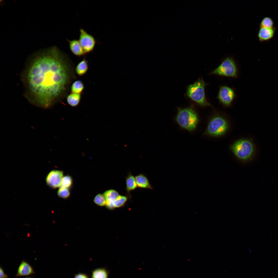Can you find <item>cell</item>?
<instances>
[{
	"instance_id": "ba28073f",
	"label": "cell",
	"mask_w": 278,
	"mask_h": 278,
	"mask_svg": "<svg viewBox=\"0 0 278 278\" xmlns=\"http://www.w3.org/2000/svg\"><path fill=\"white\" fill-rule=\"evenodd\" d=\"M236 96L233 89L224 85L220 86L217 98L224 106L229 107L231 105Z\"/></svg>"
},
{
	"instance_id": "5b68a950",
	"label": "cell",
	"mask_w": 278,
	"mask_h": 278,
	"mask_svg": "<svg viewBox=\"0 0 278 278\" xmlns=\"http://www.w3.org/2000/svg\"><path fill=\"white\" fill-rule=\"evenodd\" d=\"M229 127V122L225 118L220 115L215 116L210 120L203 134L213 137L220 136L226 133Z\"/></svg>"
},
{
	"instance_id": "44dd1931",
	"label": "cell",
	"mask_w": 278,
	"mask_h": 278,
	"mask_svg": "<svg viewBox=\"0 0 278 278\" xmlns=\"http://www.w3.org/2000/svg\"><path fill=\"white\" fill-rule=\"evenodd\" d=\"M127 197L125 196L119 195L114 202L115 208H119L124 206L127 200Z\"/></svg>"
},
{
	"instance_id": "5bb4252c",
	"label": "cell",
	"mask_w": 278,
	"mask_h": 278,
	"mask_svg": "<svg viewBox=\"0 0 278 278\" xmlns=\"http://www.w3.org/2000/svg\"><path fill=\"white\" fill-rule=\"evenodd\" d=\"M137 187L154 190L153 187L150 184L148 179L144 174L140 173L135 177Z\"/></svg>"
},
{
	"instance_id": "9c48e42d",
	"label": "cell",
	"mask_w": 278,
	"mask_h": 278,
	"mask_svg": "<svg viewBox=\"0 0 278 278\" xmlns=\"http://www.w3.org/2000/svg\"><path fill=\"white\" fill-rule=\"evenodd\" d=\"M63 172L58 170H53L48 174L46 178L47 184L50 187L56 188L61 186Z\"/></svg>"
},
{
	"instance_id": "d6986e66",
	"label": "cell",
	"mask_w": 278,
	"mask_h": 278,
	"mask_svg": "<svg viewBox=\"0 0 278 278\" xmlns=\"http://www.w3.org/2000/svg\"><path fill=\"white\" fill-rule=\"evenodd\" d=\"M84 88V86L83 82L80 80L75 81L71 87V91L72 93L80 94Z\"/></svg>"
},
{
	"instance_id": "3957f363",
	"label": "cell",
	"mask_w": 278,
	"mask_h": 278,
	"mask_svg": "<svg viewBox=\"0 0 278 278\" xmlns=\"http://www.w3.org/2000/svg\"><path fill=\"white\" fill-rule=\"evenodd\" d=\"M208 84L201 78L187 88L186 95L192 100L202 107L212 106L207 100L205 95V88Z\"/></svg>"
},
{
	"instance_id": "ac0fdd59",
	"label": "cell",
	"mask_w": 278,
	"mask_h": 278,
	"mask_svg": "<svg viewBox=\"0 0 278 278\" xmlns=\"http://www.w3.org/2000/svg\"><path fill=\"white\" fill-rule=\"evenodd\" d=\"M81 99L80 94L72 93L67 96V101L69 105L75 107L79 105Z\"/></svg>"
},
{
	"instance_id": "484cf974",
	"label": "cell",
	"mask_w": 278,
	"mask_h": 278,
	"mask_svg": "<svg viewBox=\"0 0 278 278\" xmlns=\"http://www.w3.org/2000/svg\"><path fill=\"white\" fill-rule=\"evenodd\" d=\"M8 276L4 272L3 267L0 266V278H7Z\"/></svg>"
},
{
	"instance_id": "d4e9b609",
	"label": "cell",
	"mask_w": 278,
	"mask_h": 278,
	"mask_svg": "<svg viewBox=\"0 0 278 278\" xmlns=\"http://www.w3.org/2000/svg\"><path fill=\"white\" fill-rule=\"evenodd\" d=\"M74 278H90V276L88 274L79 272L74 275Z\"/></svg>"
},
{
	"instance_id": "cb8c5ba5",
	"label": "cell",
	"mask_w": 278,
	"mask_h": 278,
	"mask_svg": "<svg viewBox=\"0 0 278 278\" xmlns=\"http://www.w3.org/2000/svg\"><path fill=\"white\" fill-rule=\"evenodd\" d=\"M93 201L95 204L100 206H103L106 205V200L103 194H98L95 197Z\"/></svg>"
},
{
	"instance_id": "30bf717a",
	"label": "cell",
	"mask_w": 278,
	"mask_h": 278,
	"mask_svg": "<svg viewBox=\"0 0 278 278\" xmlns=\"http://www.w3.org/2000/svg\"><path fill=\"white\" fill-rule=\"evenodd\" d=\"M35 273L33 267L27 261L23 259L19 266L15 277L29 276Z\"/></svg>"
},
{
	"instance_id": "8992f818",
	"label": "cell",
	"mask_w": 278,
	"mask_h": 278,
	"mask_svg": "<svg viewBox=\"0 0 278 278\" xmlns=\"http://www.w3.org/2000/svg\"><path fill=\"white\" fill-rule=\"evenodd\" d=\"M210 74L222 76L237 78L238 75V69L234 59L231 57H227Z\"/></svg>"
},
{
	"instance_id": "6da1fadb",
	"label": "cell",
	"mask_w": 278,
	"mask_h": 278,
	"mask_svg": "<svg viewBox=\"0 0 278 278\" xmlns=\"http://www.w3.org/2000/svg\"><path fill=\"white\" fill-rule=\"evenodd\" d=\"M67 58L55 46L31 57L22 76L25 96L30 102L47 108L63 95L71 77Z\"/></svg>"
},
{
	"instance_id": "277c9868",
	"label": "cell",
	"mask_w": 278,
	"mask_h": 278,
	"mask_svg": "<svg viewBox=\"0 0 278 278\" xmlns=\"http://www.w3.org/2000/svg\"><path fill=\"white\" fill-rule=\"evenodd\" d=\"M230 148L235 156L243 161L251 160L255 152V146L251 139L239 140L231 145Z\"/></svg>"
},
{
	"instance_id": "7c38bea8",
	"label": "cell",
	"mask_w": 278,
	"mask_h": 278,
	"mask_svg": "<svg viewBox=\"0 0 278 278\" xmlns=\"http://www.w3.org/2000/svg\"><path fill=\"white\" fill-rule=\"evenodd\" d=\"M106 200V206L110 210H112L115 208L114 202L119 195L118 192L115 190L111 189L105 191L103 193Z\"/></svg>"
},
{
	"instance_id": "52a82bcc",
	"label": "cell",
	"mask_w": 278,
	"mask_h": 278,
	"mask_svg": "<svg viewBox=\"0 0 278 278\" xmlns=\"http://www.w3.org/2000/svg\"><path fill=\"white\" fill-rule=\"evenodd\" d=\"M79 31V41L85 54L92 52L97 44V40L83 28H81Z\"/></svg>"
},
{
	"instance_id": "9a60e30c",
	"label": "cell",
	"mask_w": 278,
	"mask_h": 278,
	"mask_svg": "<svg viewBox=\"0 0 278 278\" xmlns=\"http://www.w3.org/2000/svg\"><path fill=\"white\" fill-rule=\"evenodd\" d=\"M91 272V278H108L110 271L104 267L96 268Z\"/></svg>"
},
{
	"instance_id": "603a6c76",
	"label": "cell",
	"mask_w": 278,
	"mask_h": 278,
	"mask_svg": "<svg viewBox=\"0 0 278 278\" xmlns=\"http://www.w3.org/2000/svg\"><path fill=\"white\" fill-rule=\"evenodd\" d=\"M70 193L68 188L61 187L59 189L57 195L60 197L66 199L70 197Z\"/></svg>"
},
{
	"instance_id": "7a4b0ae2",
	"label": "cell",
	"mask_w": 278,
	"mask_h": 278,
	"mask_svg": "<svg viewBox=\"0 0 278 278\" xmlns=\"http://www.w3.org/2000/svg\"><path fill=\"white\" fill-rule=\"evenodd\" d=\"M175 119L181 128L190 132L195 130L199 122L197 113L192 106L178 107Z\"/></svg>"
},
{
	"instance_id": "ffe728a7",
	"label": "cell",
	"mask_w": 278,
	"mask_h": 278,
	"mask_svg": "<svg viewBox=\"0 0 278 278\" xmlns=\"http://www.w3.org/2000/svg\"><path fill=\"white\" fill-rule=\"evenodd\" d=\"M274 21L269 17L266 16L262 19L259 25V28H272L274 27Z\"/></svg>"
},
{
	"instance_id": "4fadbf2b",
	"label": "cell",
	"mask_w": 278,
	"mask_h": 278,
	"mask_svg": "<svg viewBox=\"0 0 278 278\" xmlns=\"http://www.w3.org/2000/svg\"><path fill=\"white\" fill-rule=\"evenodd\" d=\"M71 51L75 55L81 57L85 54L79 40L67 39Z\"/></svg>"
},
{
	"instance_id": "2e32d148",
	"label": "cell",
	"mask_w": 278,
	"mask_h": 278,
	"mask_svg": "<svg viewBox=\"0 0 278 278\" xmlns=\"http://www.w3.org/2000/svg\"><path fill=\"white\" fill-rule=\"evenodd\" d=\"M126 182V189L130 197V192L137 188L135 177L131 173H129L125 178Z\"/></svg>"
},
{
	"instance_id": "4316f807",
	"label": "cell",
	"mask_w": 278,
	"mask_h": 278,
	"mask_svg": "<svg viewBox=\"0 0 278 278\" xmlns=\"http://www.w3.org/2000/svg\"><path fill=\"white\" fill-rule=\"evenodd\" d=\"M23 278H34V277H32V276H28V277H26Z\"/></svg>"
},
{
	"instance_id": "e0dca14e",
	"label": "cell",
	"mask_w": 278,
	"mask_h": 278,
	"mask_svg": "<svg viewBox=\"0 0 278 278\" xmlns=\"http://www.w3.org/2000/svg\"><path fill=\"white\" fill-rule=\"evenodd\" d=\"M88 68V62L85 58H84L76 66V72L79 76H81L86 73Z\"/></svg>"
},
{
	"instance_id": "7402d4cb",
	"label": "cell",
	"mask_w": 278,
	"mask_h": 278,
	"mask_svg": "<svg viewBox=\"0 0 278 278\" xmlns=\"http://www.w3.org/2000/svg\"><path fill=\"white\" fill-rule=\"evenodd\" d=\"M73 180L71 177L67 175L63 177L62 179L61 186L69 188L72 186Z\"/></svg>"
},
{
	"instance_id": "8fae6325",
	"label": "cell",
	"mask_w": 278,
	"mask_h": 278,
	"mask_svg": "<svg viewBox=\"0 0 278 278\" xmlns=\"http://www.w3.org/2000/svg\"><path fill=\"white\" fill-rule=\"evenodd\" d=\"M259 28L257 36L260 42L268 41L273 37L276 29L275 27Z\"/></svg>"
}]
</instances>
